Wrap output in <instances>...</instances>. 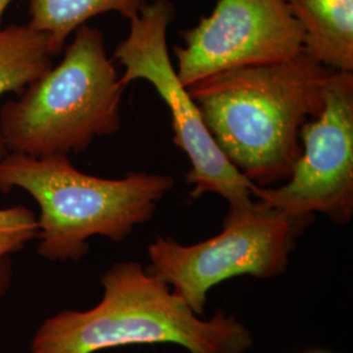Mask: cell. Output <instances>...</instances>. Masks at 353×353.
<instances>
[{"instance_id": "6da1fadb", "label": "cell", "mask_w": 353, "mask_h": 353, "mask_svg": "<svg viewBox=\"0 0 353 353\" xmlns=\"http://www.w3.org/2000/svg\"><path fill=\"white\" fill-rule=\"evenodd\" d=\"M332 72L305 51L191 84L192 100L220 151L256 186L288 179L301 153L300 131L321 113Z\"/></svg>"}, {"instance_id": "7a4b0ae2", "label": "cell", "mask_w": 353, "mask_h": 353, "mask_svg": "<svg viewBox=\"0 0 353 353\" xmlns=\"http://www.w3.org/2000/svg\"><path fill=\"white\" fill-rule=\"evenodd\" d=\"M102 299L88 310H62L36 330L32 353H97L134 344H176L191 353H245L250 330L217 312L196 316L139 262H118L101 278Z\"/></svg>"}, {"instance_id": "3957f363", "label": "cell", "mask_w": 353, "mask_h": 353, "mask_svg": "<svg viewBox=\"0 0 353 353\" xmlns=\"http://www.w3.org/2000/svg\"><path fill=\"white\" fill-rule=\"evenodd\" d=\"M165 174L130 173L121 179L89 176L68 156L32 157L7 153L0 159V192L26 191L38 204L37 252L51 262H77L94 236L121 242L150 221L173 188Z\"/></svg>"}, {"instance_id": "277c9868", "label": "cell", "mask_w": 353, "mask_h": 353, "mask_svg": "<svg viewBox=\"0 0 353 353\" xmlns=\"http://www.w3.org/2000/svg\"><path fill=\"white\" fill-rule=\"evenodd\" d=\"M125 89L101 30L80 26L62 62L3 105L0 139L7 152L32 157L80 153L119 131Z\"/></svg>"}, {"instance_id": "5b68a950", "label": "cell", "mask_w": 353, "mask_h": 353, "mask_svg": "<svg viewBox=\"0 0 353 353\" xmlns=\"http://www.w3.org/2000/svg\"><path fill=\"white\" fill-rule=\"evenodd\" d=\"M314 216H294L255 201L252 208L227 214L223 232L210 240L181 245L156 237L148 246L147 271L164 281L196 316H204L207 294L229 279L276 278Z\"/></svg>"}, {"instance_id": "8992f818", "label": "cell", "mask_w": 353, "mask_h": 353, "mask_svg": "<svg viewBox=\"0 0 353 353\" xmlns=\"http://www.w3.org/2000/svg\"><path fill=\"white\" fill-rule=\"evenodd\" d=\"M174 17L176 8L170 0H153L139 16L128 20L130 32L117 45L113 55L114 61L125 68L121 81L126 87L134 80L151 83L169 108L174 143L188 154L191 164L188 181L194 189L190 196L214 192L227 201L228 214H242L255 202L252 182L220 151L189 89L176 75L166 39Z\"/></svg>"}, {"instance_id": "52a82bcc", "label": "cell", "mask_w": 353, "mask_h": 353, "mask_svg": "<svg viewBox=\"0 0 353 353\" xmlns=\"http://www.w3.org/2000/svg\"><path fill=\"white\" fill-rule=\"evenodd\" d=\"M301 153L288 183L252 185V198L294 216L322 214L347 225L353 216V75L332 71L325 105L300 131Z\"/></svg>"}, {"instance_id": "ba28073f", "label": "cell", "mask_w": 353, "mask_h": 353, "mask_svg": "<svg viewBox=\"0 0 353 353\" xmlns=\"http://www.w3.org/2000/svg\"><path fill=\"white\" fill-rule=\"evenodd\" d=\"M176 75L185 87L219 72L279 63L303 52L301 26L287 0H217L214 11L182 32Z\"/></svg>"}, {"instance_id": "9c48e42d", "label": "cell", "mask_w": 353, "mask_h": 353, "mask_svg": "<svg viewBox=\"0 0 353 353\" xmlns=\"http://www.w3.org/2000/svg\"><path fill=\"white\" fill-rule=\"evenodd\" d=\"M303 51L332 71H353V0H287Z\"/></svg>"}, {"instance_id": "30bf717a", "label": "cell", "mask_w": 353, "mask_h": 353, "mask_svg": "<svg viewBox=\"0 0 353 353\" xmlns=\"http://www.w3.org/2000/svg\"><path fill=\"white\" fill-rule=\"evenodd\" d=\"M29 23L45 34L52 57L59 55L67 38L87 21L106 12H117L131 20L145 8L147 0H26Z\"/></svg>"}, {"instance_id": "8fae6325", "label": "cell", "mask_w": 353, "mask_h": 353, "mask_svg": "<svg viewBox=\"0 0 353 353\" xmlns=\"http://www.w3.org/2000/svg\"><path fill=\"white\" fill-rule=\"evenodd\" d=\"M49 41L32 26L0 28V96L16 93L45 75L52 67ZM8 152L0 139V159Z\"/></svg>"}, {"instance_id": "7c38bea8", "label": "cell", "mask_w": 353, "mask_h": 353, "mask_svg": "<svg viewBox=\"0 0 353 353\" xmlns=\"http://www.w3.org/2000/svg\"><path fill=\"white\" fill-rule=\"evenodd\" d=\"M37 236V216L28 207L0 208V258L23 250Z\"/></svg>"}, {"instance_id": "4fadbf2b", "label": "cell", "mask_w": 353, "mask_h": 353, "mask_svg": "<svg viewBox=\"0 0 353 353\" xmlns=\"http://www.w3.org/2000/svg\"><path fill=\"white\" fill-rule=\"evenodd\" d=\"M13 279V265L11 255L0 258V300L11 288Z\"/></svg>"}, {"instance_id": "5bb4252c", "label": "cell", "mask_w": 353, "mask_h": 353, "mask_svg": "<svg viewBox=\"0 0 353 353\" xmlns=\"http://www.w3.org/2000/svg\"><path fill=\"white\" fill-rule=\"evenodd\" d=\"M12 3V0H0V28L3 26V19L7 8L10 7V4Z\"/></svg>"}]
</instances>
